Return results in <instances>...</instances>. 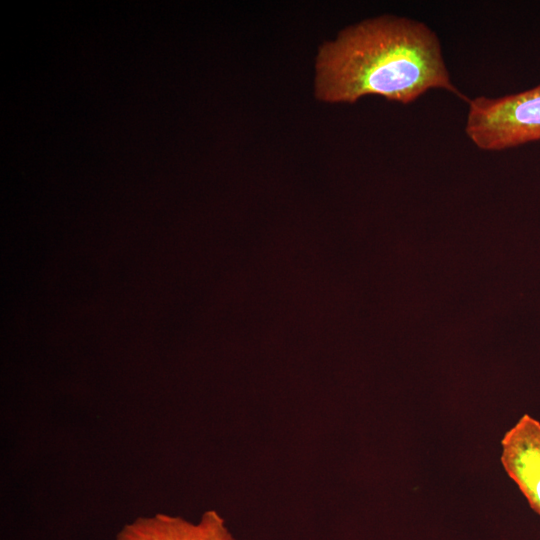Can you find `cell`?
Masks as SVG:
<instances>
[{"instance_id": "cell-3", "label": "cell", "mask_w": 540, "mask_h": 540, "mask_svg": "<svg viewBox=\"0 0 540 540\" xmlns=\"http://www.w3.org/2000/svg\"><path fill=\"white\" fill-rule=\"evenodd\" d=\"M501 462L540 515V423L524 415L502 439Z\"/></svg>"}, {"instance_id": "cell-2", "label": "cell", "mask_w": 540, "mask_h": 540, "mask_svg": "<svg viewBox=\"0 0 540 540\" xmlns=\"http://www.w3.org/2000/svg\"><path fill=\"white\" fill-rule=\"evenodd\" d=\"M465 132L486 151H499L540 140V84L499 98L469 101Z\"/></svg>"}, {"instance_id": "cell-1", "label": "cell", "mask_w": 540, "mask_h": 540, "mask_svg": "<svg viewBox=\"0 0 540 540\" xmlns=\"http://www.w3.org/2000/svg\"><path fill=\"white\" fill-rule=\"evenodd\" d=\"M439 88L462 97L437 35L414 19L382 16L363 21L345 29L318 57L317 94L326 101L355 102L374 94L408 104Z\"/></svg>"}, {"instance_id": "cell-4", "label": "cell", "mask_w": 540, "mask_h": 540, "mask_svg": "<svg viewBox=\"0 0 540 540\" xmlns=\"http://www.w3.org/2000/svg\"><path fill=\"white\" fill-rule=\"evenodd\" d=\"M115 540H235L224 519L214 510L202 514L198 522L180 516L157 513L126 524Z\"/></svg>"}]
</instances>
